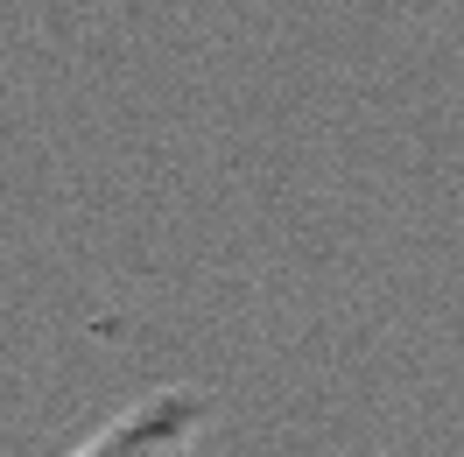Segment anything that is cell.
Segmentation results:
<instances>
[{
  "instance_id": "1",
  "label": "cell",
  "mask_w": 464,
  "mask_h": 457,
  "mask_svg": "<svg viewBox=\"0 0 464 457\" xmlns=\"http://www.w3.org/2000/svg\"><path fill=\"white\" fill-rule=\"evenodd\" d=\"M204 436V394L198 387H155V394L127 401L113 423H99L85 443L63 457H198Z\"/></svg>"
}]
</instances>
